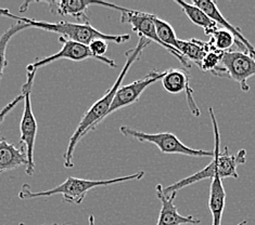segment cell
<instances>
[{
  "label": "cell",
  "instance_id": "23",
  "mask_svg": "<svg viewBox=\"0 0 255 225\" xmlns=\"http://www.w3.org/2000/svg\"><path fill=\"white\" fill-rule=\"evenodd\" d=\"M23 100H24V95L21 93L20 95H17L13 101H11L10 103H8V104L2 108V111L0 112V125L2 124V121L4 120L5 116H7V115L12 111V109H13L16 106V104H19V103Z\"/></svg>",
  "mask_w": 255,
  "mask_h": 225
},
{
  "label": "cell",
  "instance_id": "2",
  "mask_svg": "<svg viewBox=\"0 0 255 225\" xmlns=\"http://www.w3.org/2000/svg\"><path fill=\"white\" fill-rule=\"evenodd\" d=\"M209 114L212 120L214 133V150H213V159L208 166L200 171L193 173L187 178L181 179L175 182L172 185L164 188V194L169 195L172 193H177L181 188L189 186L191 184L197 183L204 179H213L215 175H220L222 179L225 178H234L238 179L239 175L237 172V167L239 165H244L247 162V151L245 150H240L236 154H229L228 148L224 149L223 153H221V135L218 129V124L214 114V109L212 106L209 107Z\"/></svg>",
  "mask_w": 255,
  "mask_h": 225
},
{
  "label": "cell",
  "instance_id": "26",
  "mask_svg": "<svg viewBox=\"0 0 255 225\" xmlns=\"http://www.w3.org/2000/svg\"><path fill=\"white\" fill-rule=\"evenodd\" d=\"M19 225H26V224H23V223H21V224H19ZM40 225H71L70 223H61V224H59V223H53V224H40Z\"/></svg>",
  "mask_w": 255,
  "mask_h": 225
},
{
  "label": "cell",
  "instance_id": "20",
  "mask_svg": "<svg viewBox=\"0 0 255 225\" xmlns=\"http://www.w3.org/2000/svg\"><path fill=\"white\" fill-rule=\"evenodd\" d=\"M223 54H224V52L215 50V49L210 51L204 57L202 62L199 64L198 68L203 72H210L213 75L218 76V77L227 76L226 71H225L222 66Z\"/></svg>",
  "mask_w": 255,
  "mask_h": 225
},
{
  "label": "cell",
  "instance_id": "7",
  "mask_svg": "<svg viewBox=\"0 0 255 225\" xmlns=\"http://www.w3.org/2000/svg\"><path fill=\"white\" fill-rule=\"evenodd\" d=\"M121 22L129 24L131 26L132 32L138 34L139 37H143L145 39L150 40L151 42L153 41L155 44L163 47L164 49H166L173 57L177 59L180 62V64H183L185 68L187 69L191 68V64L189 63V61H188L183 54H181L178 50L174 49V48L164 45L160 40V38L157 37L155 25L153 22V14L126 8L125 11L121 12Z\"/></svg>",
  "mask_w": 255,
  "mask_h": 225
},
{
  "label": "cell",
  "instance_id": "6",
  "mask_svg": "<svg viewBox=\"0 0 255 225\" xmlns=\"http://www.w3.org/2000/svg\"><path fill=\"white\" fill-rule=\"evenodd\" d=\"M37 71L35 70H26V81L22 86V94L24 95V106L23 113L20 124V132H21V141L20 145L25 149L28 166L25 168L26 174L32 176L35 170V160H34V148L36 136H37V121H36L35 115L32 107V88L34 78Z\"/></svg>",
  "mask_w": 255,
  "mask_h": 225
},
{
  "label": "cell",
  "instance_id": "24",
  "mask_svg": "<svg viewBox=\"0 0 255 225\" xmlns=\"http://www.w3.org/2000/svg\"><path fill=\"white\" fill-rule=\"evenodd\" d=\"M11 14V12L7 8H0V16H4V17H9Z\"/></svg>",
  "mask_w": 255,
  "mask_h": 225
},
{
  "label": "cell",
  "instance_id": "4",
  "mask_svg": "<svg viewBox=\"0 0 255 225\" xmlns=\"http://www.w3.org/2000/svg\"><path fill=\"white\" fill-rule=\"evenodd\" d=\"M10 19L16 20V22H23L28 25L29 28H38L46 32H51L60 35L68 40L81 42L83 45L89 46L92 41L96 39H105L107 41H114L115 44H124L130 40V35H108L93 27L90 23H72V22H44L36 21L24 16H16L10 14Z\"/></svg>",
  "mask_w": 255,
  "mask_h": 225
},
{
  "label": "cell",
  "instance_id": "21",
  "mask_svg": "<svg viewBox=\"0 0 255 225\" xmlns=\"http://www.w3.org/2000/svg\"><path fill=\"white\" fill-rule=\"evenodd\" d=\"M153 22L155 25L157 37L160 38V40L164 45L172 47L174 49L177 50L178 39L176 37V33L171 24L160 19V17L156 16L155 14H153Z\"/></svg>",
  "mask_w": 255,
  "mask_h": 225
},
{
  "label": "cell",
  "instance_id": "19",
  "mask_svg": "<svg viewBox=\"0 0 255 225\" xmlns=\"http://www.w3.org/2000/svg\"><path fill=\"white\" fill-rule=\"evenodd\" d=\"M27 28H29L27 24L23 22H16L14 24H12V25L0 36V81H1V79L3 77L4 69L7 68L8 65L5 54H7V48L11 38L17 33H20L22 30Z\"/></svg>",
  "mask_w": 255,
  "mask_h": 225
},
{
  "label": "cell",
  "instance_id": "22",
  "mask_svg": "<svg viewBox=\"0 0 255 225\" xmlns=\"http://www.w3.org/2000/svg\"><path fill=\"white\" fill-rule=\"evenodd\" d=\"M210 37H211L210 42L212 44V46H213L214 49L222 52L229 51L230 48H232L234 44L237 42L235 36L232 33L222 28H217L215 32L210 36Z\"/></svg>",
  "mask_w": 255,
  "mask_h": 225
},
{
  "label": "cell",
  "instance_id": "17",
  "mask_svg": "<svg viewBox=\"0 0 255 225\" xmlns=\"http://www.w3.org/2000/svg\"><path fill=\"white\" fill-rule=\"evenodd\" d=\"M177 50L188 61H192L194 64L199 66L206 54L210 51L214 50V48L210 41H202L192 38L189 40L178 39Z\"/></svg>",
  "mask_w": 255,
  "mask_h": 225
},
{
  "label": "cell",
  "instance_id": "14",
  "mask_svg": "<svg viewBox=\"0 0 255 225\" xmlns=\"http://www.w3.org/2000/svg\"><path fill=\"white\" fill-rule=\"evenodd\" d=\"M155 193L157 198L161 202V209L157 219L156 225H185V224H200L199 219H196L192 216H181L177 207L175 206L174 202L177 193H172L169 195L164 194V187L161 184L155 186Z\"/></svg>",
  "mask_w": 255,
  "mask_h": 225
},
{
  "label": "cell",
  "instance_id": "11",
  "mask_svg": "<svg viewBox=\"0 0 255 225\" xmlns=\"http://www.w3.org/2000/svg\"><path fill=\"white\" fill-rule=\"evenodd\" d=\"M59 42L62 45L61 50L47 58L35 60L34 63L26 66V70L37 71L40 68H42V66H46L59 60H71L74 61V62H81V61H85L87 59H96L100 61L99 58H97L95 54L90 51L88 46L83 45L81 42L68 40L63 37H59Z\"/></svg>",
  "mask_w": 255,
  "mask_h": 225
},
{
  "label": "cell",
  "instance_id": "5",
  "mask_svg": "<svg viewBox=\"0 0 255 225\" xmlns=\"http://www.w3.org/2000/svg\"><path fill=\"white\" fill-rule=\"evenodd\" d=\"M121 135L125 138L135 139L142 143H151L155 145L163 154H178L190 157H212L214 153L204 150H194L187 147L180 140L171 132H159V133H147L133 129L128 126L120 127Z\"/></svg>",
  "mask_w": 255,
  "mask_h": 225
},
{
  "label": "cell",
  "instance_id": "28",
  "mask_svg": "<svg viewBox=\"0 0 255 225\" xmlns=\"http://www.w3.org/2000/svg\"><path fill=\"white\" fill-rule=\"evenodd\" d=\"M0 174H1V173H0Z\"/></svg>",
  "mask_w": 255,
  "mask_h": 225
},
{
  "label": "cell",
  "instance_id": "9",
  "mask_svg": "<svg viewBox=\"0 0 255 225\" xmlns=\"http://www.w3.org/2000/svg\"><path fill=\"white\" fill-rule=\"evenodd\" d=\"M222 66L245 92L250 90L248 84L249 78L255 76V59L242 51H226L223 54Z\"/></svg>",
  "mask_w": 255,
  "mask_h": 225
},
{
  "label": "cell",
  "instance_id": "13",
  "mask_svg": "<svg viewBox=\"0 0 255 225\" xmlns=\"http://www.w3.org/2000/svg\"><path fill=\"white\" fill-rule=\"evenodd\" d=\"M162 86L171 94H178L186 92L188 106H189L192 115L199 116L200 109L197 106L193 98V91L190 87V75L186 70L171 69L165 71V75L162 78Z\"/></svg>",
  "mask_w": 255,
  "mask_h": 225
},
{
  "label": "cell",
  "instance_id": "16",
  "mask_svg": "<svg viewBox=\"0 0 255 225\" xmlns=\"http://www.w3.org/2000/svg\"><path fill=\"white\" fill-rule=\"evenodd\" d=\"M222 180L220 175H215L211 182L209 209L213 219L212 225H222L225 204H226V192Z\"/></svg>",
  "mask_w": 255,
  "mask_h": 225
},
{
  "label": "cell",
  "instance_id": "25",
  "mask_svg": "<svg viewBox=\"0 0 255 225\" xmlns=\"http://www.w3.org/2000/svg\"><path fill=\"white\" fill-rule=\"evenodd\" d=\"M88 224L89 225H96V221H95V217L94 216H89V218H88Z\"/></svg>",
  "mask_w": 255,
  "mask_h": 225
},
{
  "label": "cell",
  "instance_id": "15",
  "mask_svg": "<svg viewBox=\"0 0 255 225\" xmlns=\"http://www.w3.org/2000/svg\"><path fill=\"white\" fill-rule=\"evenodd\" d=\"M22 166L25 168L28 166L25 149L21 145L15 147L4 138L0 139V173Z\"/></svg>",
  "mask_w": 255,
  "mask_h": 225
},
{
  "label": "cell",
  "instance_id": "27",
  "mask_svg": "<svg viewBox=\"0 0 255 225\" xmlns=\"http://www.w3.org/2000/svg\"><path fill=\"white\" fill-rule=\"evenodd\" d=\"M245 224H247V221H242V222H240L238 225H245Z\"/></svg>",
  "mask_w": 255,
  "mask_h": 225
},
{
  "label": "cell",
  "instance_id": "12",
  "mask_svg": "<svg viewBox=\"0 0 255 225\" xmlns=\"http://www.w3.org/2000/svg\"><path fill=\"white\" fill-rule=\"evenodd\" d=\"M192 3L194 5H197V7L201 9L202 11H204L210 19L216 23L217 26L220 25L222 29H226L228 32L232 33L235 36V38L237 40L236 44H238L240 51L246 52L249 56L255 59V48L252 46L251 42L245 37L239 27L234 26L233 24H230L226 20V17L222 14V12L218 9L215 1H212V0H193Z\"/></svg>",
  "mask_w": 255,
  "mask_h": 225
},
{
  "label": "cell",
  "instance_id": "3",
  "mask_svg": "<svg viewBox=\"0 0 255 225\" xmlns=\"http://www.w3.org/2000/svg\"><path fill=\"white\" fill-rule=\"evenodd\" d=\"M144 176V171H139L126 176H120V178L109 179V180H87L69 176L63 183L47 191L33 192L31 186L28 184H23L21 191L19 192L20 199H35L40 197H49L53 195H62L65 203L80 205L86 197L89 191L96 187L109 186L113 184L124 183V182L140 180Z\"/></svg>",
  "mask_w": 255,
  "mask_h": 225
},
{
  "label": "cell",
  "instance_id": "10",
  "mask_svg": "<svg viewBox=\"0 0 255 225\" xmlns=\"http://www.w3.org/2000/svg\"><path fill=\"white\" fill-rule=\"evenodd\" d=\"M50 9V12L58 15H70L82 23H90L87 15V10L90 5H102L110 9H114L120 12L125 11L126 8L119 7L117 4L95 1V0H53V1H42Z\"/></svg>",
  "mask_w": 255,
  "mask_h": 225
},
{
  "label": "cell",
  "instance_id": "8",
  "mask_svg": "<svg viewBox=\"0 0 255 225\" xmlns=\"http://www.w3.org/2000/svg\"><path fill=\"white\" fill-rule=\"evenodd\" d=\"M164 75H165V71L160 72L157 70H152L143 78L138 79V80L133 81L129 84H126V86H121L118 89L117 93H115L112 104L106 115V118L121 108L135 104V103L140 99V96L144 92V90L154 82L162 80Z\"/></svg>",
  "mask_w": 255,
  "mask_h": 225
},
{
  "label": "cell",
  "instance_id": "1",
  "mask_svg": "<svg viewBox=\"0 0 255 225\" xmlns=\"http://www.w3.org/2000/svg\"><path fill=\"white\" fill-rule=\"evenodd\" d=\"M150 44H151L150 40L145 39L143 37H139L136 47H133L131 49L126 51L125 53L126 62L124 64V68L122 69V71H121L120 75L118 76L117 80H115V82L112 84L111 88L107 91L106 94L103 95L101 99L97 101L95 104L84 114V116L82 117L80 124H78L76 130L70 138L68 149H66L63 156L65 168L72 169L74 167L73 158H74V151L76 149V145L81 141V139L86 136L89 131L95 130L97 126L101 124L102 121H105L106 115L112 104L115 93H117L118 89L122 86V82L127 74V72L130 70L131 65L135 63L136 61L140 59L144 49Z\"/></svg>",
  "mask_w": 255,
  "mask_h": 225
},
{
  "label": "cell",
  "instance_id": "18",
  "mask_svg": "<svg viewBox=\"0 0 255 225\" xmlns=\"http://www.w3.org/2000/svg\"><path fill=\"white\" fill-rule=\"evenodd\" d=\"M175 3H177L179 5L184 13L187 15L188 19H189L194 25L201 27L204 30V34L206 36H211L218 28L216 23L214 21H212L208 16V14L200 8H198L197 5H194L193 3H188L186 1H181V0H175Z\"/></svg>",
  "mask_w": 255,
  "mask_h": 225
}]
</instances>
